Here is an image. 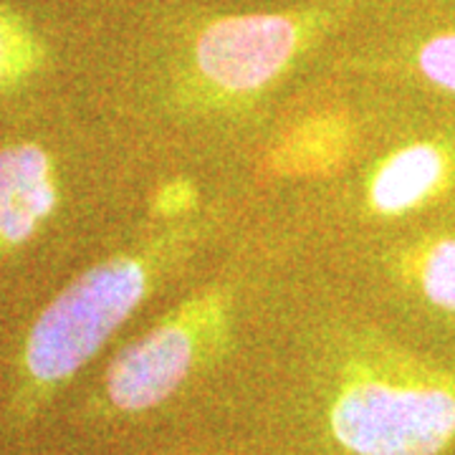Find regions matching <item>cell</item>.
<instances>
[{"label":"cell","instance_id":"6da1fadb","mask_svg":"<svg viewBox=\"0 0 455 455\" xmlns=\"http://www.w3.org/2000/svg\"><path fill=\"white\" fill-rule=\"evenodd\" d=\"M149 274L137 259H109L89 268L36 319L26 367L41 385L79 372L145 299Z\"/></svg>","mask_w":455,"mask_h":455},{"label":"cell","instance_id":"7a4b0ae2","mask_svg":"<svg viewBox=\"0 0 455 455\" xmlns=\"http://www.w3.org/2000/svg\"><path fill=\"white\" fill-rule=\"evenodd\" d=\"M311 13H243L203 26L193 46V64L203 82L226 94H251L278 79L311 33Z\"/></svg>","mask_w":455,"mask_h":455},{"label":"cell","instance_id":"3957f363","mask_svg":"<svg viewBox=\"0 0 455 455\" xmlns=\"http://www.w3.org/2000/svg\"><path fill=\"white\" fill-rule=\"evenodd\" d=\"M205 319L203 309H188L155 326L142 339L132 341L109 364L107 397L119 412H147L163 405L193 374L200 349Z\"/></svg>","mask_w":455,"mask_h":455},{"label":"cell","instance_id":"277c9868","mask_svg":"<svg viewBox=\"0 0 455 455\" xmlns=\"http://www.w3.org/2000/svg\"><path fill=\"white\" fill-rule=\"evenodd\" d=\"M56 205L49 155L38 145L0 149V241L20 245Z\"/></svg>","mask_w":455,"mask_h":455},{"label":"cell","instance_id":"5b68a950","mask_svg":"<svg viewBox=\"0 0 455 455\" xmlns=\"http://www.w3.org/2000/svg\"><path fill=\"white\" fill-rule=\"evenodd\" d=\"M455 178V152L443 142H412L392 152L370 185V203L382 215L415 211L448 190Z\"/></svg>","mask_w":455,"mask_h":455},{"label":"cell","instance_id":"8992f818","mask_svg":"<svg viewBox=\"0 0 455 455\" xmlns=\"http://www.w3.org/2000/svg\"><path fill=\"white\" fill-rule=\"evenodd\" d=\"M412 274L430 307L455 314V235L427 241L415 253Z\"/></svg>","mask_w":455,"mask_h":455},{"label":"cell","instance_id":"52a82bcc","mask_svg":"<svg viewBox=\"0 0 455 455\" xmlns=\"http://www.w3.org/2000/svg\"><path fill=\"white\" fill-rule=\"evenodd\" d=\"M415 68L430 86L455 97V26L420 41L415 49Z\"/></svg>","mask_w":455,"mask_h":455},{"label":"cell","instance_id":"ba28073f","mask_svg":"<svg viewBox=\"0 0 455 455\" xmlns=\"http://www.w3.org/2000/svg\"><path fill=\"white\" fill-rule=\"evenodd\" d=\"M38 44L31 31L18 20L0 11V82L16 76L36 61Z\"/></svg>","mask_w":455,"mask_h":455},{"label":"cell","instance_id":"9c48e42d","mask_svg":"<svg viewBox=\"0 0 455 455\" xmlns=\"http://www.w3.org/2000/svg\"><path fill=\"white\" fill-rule=\"evenodd\" d=\"M197 200L196 185L190 180H170L167 185H163V190L155 197V208L163 215H180L188 212Z\"/></svg>","mask_w":455,"mask_h":455}]
</instances>
